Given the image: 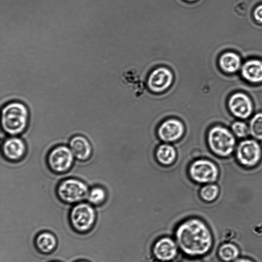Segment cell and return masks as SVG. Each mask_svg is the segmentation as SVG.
Masks as SVG:
<instances>
[{"mask_svg": "<svg viewBox=\"0 0 262 262\" xmlns=\"http://www.w3.org/2000/svg\"><path fill=\"white\" fill-rule=\"evenodd\" d=\"M183 1H185L186 2H188V3H194V2L198 1V0H183Z\"/></svg>", "mask_w": 262, "mask_h": 262, "instance_id": "26", "label": "cell"}, {"mask_svg": "<svg viewBox=\"0 0 262 262\" xmlns=\"http://www.w3.org/2000/svg\"><path fill=\"white\" fill-rule=\"evenodd\" d=\"M185 262H201V261L198 260H190L186 261Z\"/></svg>", "mask_w": 262, "mask_h": 262, "instance_id": "27", "label": "cell"}, {"mask_svg": "<svg viewBox=\"0 0 262 262\" xmlns=\"http://www.w3.org/2000/svg\"><path fill=\"white\" fill-rule=\"evenodd\" d=\"M89 191L84 182L72 178L62 180L56 188L58 199L68 204L75 205L86 199Z\"/></svg>", "mask_w": 262, "mask_h": 262, "instance_id": "5", "label": "cell"}, {"mask_svg": "<svg viewBox=\"0 0 262 262\" xmlns=\"http://www.w3.org/2000/svg\"><path fill=\"white\" fill-rule=\"evenodd\" d=\"M235 157L237 162L243 166L254 167L258 164L262 157L261 146L255 139H245L237 146Z\"/></svg>", "mask_w": 262, "mask_h": 262, "instance_id": "7", "label": "cell"}, {"mask_svg": "<svg viewBox=\"0 0 262 262\" xmlns=\"http://www.w3.org/2000/svg\"><path fill=\"white\" fill-rule=\"evenodd\" d=\"M34 246L36 250L43 254H50L57 248L58 241L51 232L43 231L38 233L34 238Z\"/></svg>", "mask_w": 262, "mask_h": 262, "instance_id": "15", "label": "cell"}, {"mask_svg": "<svg viewBox=\"0 0 262 262\" xmlns=\"http://www.w3.org/2000/svg\"><path fill=\"white\" fill-rule=\"evenodd\" d=\"M154 253L158 259L168 261L176 256L177 248L173 240L168 237H164L156 243L154 247Z\"/></svg>", "mask_w": 262, "mask_h": 262, "instance_id": "16", "label": "cell"}, {"mask_svg": "<svg viewBox=\"0 0 262 262\" xmlns=\"http://www.w3.org/2000/svg\"><path fill=\"white\" fill-rule=\"evenodd\" d=\"M75 262H90L88 260H79L78 261H76Z\"/></svg>", "mask_w": 262, "mask_h": 262, "instance_id": "28", "label": "cell"}, {"mask_svg": "<svg viewBox=\"0 0 262 262\" xmlns=\"http://www.w3.org/2000/svg\"><path fill=\"white\" fill-rule=\"evenodd\" d=\"M239 255L237 247L232 243H225L219 249V255L225 262H231L236 259Z\"/></svg>", "mask_w": 262, "mask_h": 262, "instance_id": "19", "label": "cell"}, {"mask_svg": "<svg viewBox=\"0 0 262 262\" xmlns=\"http://www.w3.org/2000/svg\"><path fill=\"white\" fill-rule=\"evenodd\" d=\"M173 75L171 71L164 67L154 69L149 74L147 79L148 89L152 92L162 93L172 84Z\"/></svg>", "mask_w": 262, "mask_h": 262, "instance_id": "10", "label": "cell"}, {"mask_svg": "<svg viewBox=\"0 0 262 262\" xmlns=\"http://www.w3.org/2000/svg\"><path fill=\"white\" fill-rule=\"evenodd\" d=\"M250 135L256 140H262V112L255 114L251 118L249 125Z\"/></svg>", "mask_w": 262, "mask_h": 262, "instance_id": "21", "label": "cell"}, {"mask_svg": "<svg viewBox=\"0 0 262 262\" xmlns=\"http://www.w3.org/2000/svg\"><path fill=\"white\" fill-rule=\"evenodd\" d=\"M219 192V187L217 185L209 183L202 187L200 190V195L205 201L212 202L217 198Z\"/></svg>", "mask_w": 262, "mask_h": 262, "instance_id": "22", "label": "cell"}, {"mask_svg": "<svg viewBox=\"0 0 262 262\" xmlns=\"http://www.w3.org/2000/svg\"><path fill=\"white\" fill-rule=\"evenodd\" d=\"M243 78L252 84L262 82V60L252 58L247 60L241 67Z\"/></svg>", "mask_w": 262, "mask_h": 262, "instance_id": "14", "label": "cell"}, {"mask_svg": "<svg viewBox=\"0 0 262 262\" xmlns=\"http://www.w3.org/2000/svg\"><path fill=\"white\" fill-rule=\"evenodd\" d=\"M253 17L257 23L262 24V4L254 8L253 11Z\"/></svg>", "mask_w": 262, "mask_h": 262, "instance_id": "24", "label": "cell"}, {"mask_svg": "<svg viewBox=\"0 0 262 262\" xmlns=\"http://www.w3.org/2000/svg\"><path fill=\"white\" fill-rule=\"evenodd\" d=\"M218 62L220 68L223 72L227 74H233L241 68L242 59L236 52L227 51L220 56Z\"/></svg>", "mask_w": 262, "mask_h": 262, "instance_id": "17", "label": "cell"}, {"mask_svg": "<svg viewBox=\"0 0 262 262\" xmlns=\"http://www.w3.org/2000/svg\"><path fill=\"white\" fill-rule=\"evenodd\" d=\"M97 214L89 203L80 202L74 205L69 214V222L72 229L76 233L83 234L90 232L94 227Z\"/></svg>", "mask_w": 262, "mask_h": 262, "instance_id": "3", "label": "cell"}, {"mask_svg": "<svg viewBox=\"0 0 262 262\" xmlns=\"http://www.w3.org/2000/svg\"><path fill=\"white\" fill-rule=\"evenodd\" d=\"M184 132V126L182 122L175 119L166 120L160 125L158 134L160 138L166 142H172L179 139Z\"/></svg>", "mask_w": 262, "mask_h": 262, "instance_id": "12", "label": "cell"}, {"mask_svg": "<svg viewBox=\"0 0 262 262\" xmlns=\"http://www.w3.org/2000/svg\"><path fill=\"white\" fill-rule=\"evenodd\" d=\"M74 156L70 147L59 145L53 148L47 157V165L50 169L57 174L69 171L73 166Z\"/></svg>", "mask_w": 262, "mask_h": 262, "instance_id": "6", "label": "cell"}, {"mask_svg": "<svg viewBox=\"0 0 262 262\" xmlns=\"http://www.w3.org/2000/svg\"><path fill=\"white\" fill-rule=\"evenodd\" d=\"M106 198L105 190L103 187L97 186L89 190L86 199L91 205L98 206L105 202Z\"/></svg>", "mask_w": 262, "mask_h": 262, "instance_id": "20", "label": "cell"}, {"mask_svg": "<svg viewBox=\"0 0 262 262\" xmlns=\"http://www.w3.org/2000/svg\"><path fill=\"white\" fill-rule=\"evenodd\" d=\"M207 140L210 149L221 157L230 156L235 148L236 140L234 134L221 125H215L210 129Z\"/></svg>", "mask_w": 262, "mask_h": 262, "instance_id": "4", "label": "cell"}, {"mask_svg": "<svg viewBox=\"0 0 262 262\" xmlns=\"http://www.w3.org/2000/svg\"><path fill=\"white\" fill-rule=\"evenodd\" d=\"M75 158L80 161L88 160L93 152L92 146L84 136L76 135L71 138L69 146Z\"/></svg>", "mask_w": 262, "mask_h": 262, "instance_id": "13", "label": "cell"}, {"mask_svg": "<svg viewBox=\"0 0 262 262\" xmlns=\"http://www.w3.org/2000/svg\"><path fill=\"white\" fill-rule=\"evenodd\" d=\"M2 152L4 157L8 161L16 162L22 160L27 152V146L20 138L11 136L6 139L2 145Z\"/></svg>", "mask_w": 262, "mask_h": 262, "instance_id": "11", "label": "cell"}, {"mask_svg": "<svg viewBox=\"0 0 262 262\" xmlns=\"http://www.w3.org/2000/svg\"><path fill=\"white\" fill-rule=\"evenodd\" d=\"M232 133L239 138H245L250 135L249 126L242 121H235L231 125Z\"/></svg>", "mask_w": 262, "mask_h": 262, "instance_id": "23", "label": "cell"}, {"mask_svg": "<svg viewBox=\"0 0 262 262\" xmlns=\"http://www.w3.org/2000/svg\"><path fill=\"white\" fill-rule=\"evenodd\" d=\"M176 234L180 248L191 256L204 255L209 252L212 245L210 230L199 219L184 221L178 227Z\"/></svg>", "mask_w": 262, "mask_h": 262, "instance_id": "1", "label": "cell"}, {"mask_svg": "<svg viewBox=\"0 0 262 262\" xmlns=\"http://www.w3.org/2000/svg\"><path fill=\"white\" fill-rule=\"evenodd\" d=\"M227 105L230 113L240 119L248 118L253 111L252 100L248 95L241 92L232 94L228 100Z\"/></svg>", "mask_w": 262, "mask_h": 262, "instance_id": "9", "label": "cell"}, {"mask_svg": "<svg viewBox=\"0 0 262 262\" xmlns=\"http://www.w3.org/2000/svg\"><path fill=\"white\" fill-rule=\"evenodd\" d=\"M50 262H60V261H50Z\"/></svg>", "mask_w": 262, "mask_h": 262, "instance_id": "29", "label": "cell"}, {"mask_svg": "<svg viewBox=\"0 0 262 262\" xmlns=\"http://www.w3.org/2000/svg\"><path fill=\"white\" fill-rule=\"evenodd\" d=\"M29 121V110L22 102H11L2 108V128L5 133L10 136L23 133L28 126Z\"/></svg>", "mask_w": 262, "mask_h": 262, "instance_id": "2", "label": "cell"}, {"mask_svg": "<svg viewBox=\"0 0 262 262\" xmlns=\"http://www.w3.org/2000/svg\"><path fill=\"white\" fill-rule=\"evenodd\" d=\"M234 262H253L252 260L245 258H241L236 259Z\"/></svg>", "mask_w": 262, "mask_h": 262, "instance_id": "25", "label": "cell"}, {"mask_svg": "<svg viewBox=\"0 0 262 262\" xmlns=\"http://www.w3.org/2000/svg\"><path fill=\"white\" fill-rule=\"evenodd\" d=\"M156 156L161 164L168 165L171 164L176 160V150L171 145L162 144L158 147Z\"/></svg>", "mask_w": 262, "mask_h": 262, "instance_id": "18", "label": "cell"}, {"mask_svg": "<svg viewBox=\"0 0 262 262\" xmlns=\"http://www.w3.org/2000/svg\"><path fill=\"white\" fill-rule=\"evenodd\" d=\"M189 172L192 180L199 183H212L217 180L219 174L217 166L206 159L193 162Z\"/></svg>", "mask_w": 262, "mask_h": 262, "instance_id": "8", "label": "cell"}]
</instances>
